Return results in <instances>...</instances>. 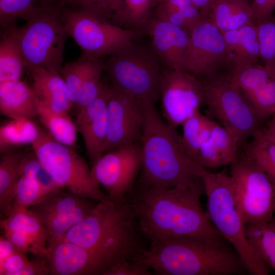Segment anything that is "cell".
<instances>
[{
    "label": "cell",
    "mask_w": 275,
    "mask_h": 275,
    "mask_svg": "<svg viewBox=\"0 0 275 275\" xmlns=\"http://www.w3.org/2000/svg\"><path fill=\"white\" fill-rule=\"evenodd\" d=\"M271 117L266 128L262 130L266 137L275 144V113Z\"/></svg>",
    "instance_id": "cell-49"
},
{
    "label": "cell",
    "mask_w": 275,
    "mask_h": 275,
    "mask_svg": "<svg viewBox=\"0 0 275 275\" xmlns=\"http://www.w3.org/2000/svg\"><path fill=\"white\" fill-rule=\"evenodd\" d=\"M111 85L103 81L97 97L77 110L75 123L92 165L104 153L107 132V103Z\"/></svg>",
    "instance_id": "cell-20"
},
{
    "label": "cell",
    "mask_w": 275,
    "mask_h": 275,
    "mask_svg": "<svg viewBox=\"0 0 275 275\" xmlns=\"http://www.w3.org/2000/svg\"><path fill=\"white\" fill-rule=\"evenodd\" d=\"M32 147L42 167L59 188L97 202L109 201L100 189L85 159L72 147L57 142L41 128Z\"/></svg>",
    "instance_id": "cell-8"
},
{
    "label": "cell",
    "mask_w": 275,
    "mask_h": 275,
    "mask_svg": "<svg viewBox=\"0 0 275 275\" xmlns=\"http://www.w3.org/2000/svg\"><path fill=\"white\" fill-rule=\"evenodd\" d=\"M260 45V59L263 65L275 71V17L256 22Z\"/></svg>",
    "instance_id": "cell-37"
},
{
    "label": "cell",
    "mask_w": 275,
    "mask_h": 275,
    "mask_svg": "<svg viewBox=\"0 0 275 275\" xmlns=\"http://www.w3.org/2000/svg\"><path fill=\"white\" fill-rule=\"evenodd\" d=\"M150 268L136 259L123 260L106 272L105 275H151Z\"/></svg>",
    "instance_id": "cell-41"
},
{
    "label": "cell",
    "mask_w": 275,
    "mask_h": 275,
    "mask_svg": "<svg viewBox=\"0 0 275 275\" xmlns=\"http://www.w3.org/2000/svg\"><path fill=\"white\" fill-rule=\"evenodd\" d=\"M47 195L36 179L19 177L10 212L18 209H28L39 203Z\"/></svg>",
    "instance_id": "cell-39"
},
{
    "label": "cell",
    "mask_w": 275,
    "mask_h": 275,
    "mask_svg": "<svg viewBox=\"0 0 275 275\" xmlns=\"http://www.w3.org/2000/svg\"><path fill=\"white\" fill-rule=\"evenodd\" d=\"M63 189L51 193L28 208L45 228L47 245L85 219L97 203Z\"/></svg>",
    "instance_id": "cell-14"
},
{
    "label": "cell",
    "mask_w": 275,
    "mask_h": 275,
    "mask_svg": "<svg viewBox=\"0 0 275 275\" xmlns=\"http://www.w3.org/2000/svg\"><path fill=\"white\" fill-rule=\"evenodd\" d=\"M39 102L54 112L67 114L73 106L61 74L39 67L26 68Z\"/></svg>",
    "instance_id": "cell-21"
},
{
    "label": "cell",
    "mask_w": 275,
    "mask_h": 275,
    "mask_svg": "<svg viewBox=\"0 0 275 275\" xmlns=\"http://www.w3.org/2000/svg\"><path fill=\"white\" fill-rule=\"evenodd\" d=\"M251 6L254 21L271 17L275 10V0H253Z\"/></svg>",
    "instance_id": "cell-46"
},
{
    "label": "cell",
    "mask_w": 275,
    "mask_h": 275,
    "mask_svg": "<svg viewBox=\"0 0 275 275\" xmlns=\"http://www.w3.org/2000/svg\"><path fill=\"white\" fill-rule=\"evenodd\" d=\"M143 35H147L161 65L167 68L185 71L190 34L170 22L153 15Z\"/></svg>",
    "instance_id": "cell-19"
},
{
    "label": "cell",
    "mask_w": 275,
    "mask_h": 275,
    "mask_svg": "<svg viewBox=\"0 0 275 275\" xmlns=\"http://www.w3.org/2000/svg\"><path fill=\"white\" fill-rule=\"evenodd\" d=\"M200 80L210 114L238 139L240 145L261 129L260 122L227 73Z\"/></svg>",
    "instance_id": "cell-10"
},
{
    "label": "cell",
    "mask_w": 275,
    "mask_h": 275,
    "mask_svg": "<svg viewBox=\"0 0 275 275\" xmlns=\"http://www.w3.org/2000/svg\"><path fill=\"white\" fill-rule=\"evenodd\" d=\"M222 33L230 64V71L258 63L260 59V45L255 22Z\"/></svg>",
    "instance_id": "cell-24"
},
{
    "label": "cell",
    "mask_w": 275,
    "mask_h": 275,
    "mask_svg": "<svg viewBox=\"0 0 275 275\" xmlns=\"http://www.w3.org/2000/svg\"><path fill=\"white\" fill-rule=\"evenodd\" d=\"M39 101L31 86L20 79L0 83V111L10 118L38 116Z\"/></svg>",
    "instance_id": "cell-25"
},
{
    "label": "cell",
    "mask_w": 275,
    "mask_h": 275,
    "mask_svg": "<svg viewBox=\"0 0 275 275\" xmlns=\"http://www.w3.org/2000/svg\"><path fill=\"white\" fill-rule=\"evenodd\" d=\"M230 166L236 205L245 225L271 220L275 214V189L266 174L244 152Z\"/></svg>",
    "instance_id": "cell-9"
},
{
    "label": "cell",
    "mask_w": 275,
    "mask_h": 275,
    "mask_svg": "<svg viewBox=\"0 0 275 275\" xmlns=\"http://www.w3.org/2000/svg\"><path fill=\"white\" fill-rule=\"evenodd\" d=\"M230 70L222 32L208 19L199 22L190 33L185 66L187 72L200 80Z\"/></svg>",
    "instance_id": "cell-16"
},
{
    "label": "cell",
    "mask_w": 275,
    "mask_h": 275,
    "mask_svg": "<svg viewBox=\"0 0 275 275\" xmlns=\"http://www.w3.org/2000/svg\"><path fill=\"white\" fill-rule=\"evenodd\" d=\"M244 152L266 174L275 189V144L260 129L246 145Z\"/></svg>",
    "instance_id": "cell-35"
},
{
    "label": "cell",
    "mask_w": 275,
    "mask_h": 275,
    "mask_svg": "<svg viewBox=\"0 0 275 275\" xmlns=\"http://www.w3.org/2000/svg\"><path fill=\"white\" fill-rule=\"evenodd\" d=\"M37 0H0L1 29L16 24L17 19L26 20L36 10Z\"/></svg>",
    "instance_id": "cell-38"
},
{
    "label": "cell",
    "mask_w": 275,
    "mask_h": 275,
    "mask_svg": "<svg viewBox=\"0 0 275 275\" xmlns=\"http://www.w3.org/2000/svg\"><path fill=\"white\" fill-rule=\"evenodd\" d=\"M2 230L18 232L31 243L35 256L47 257V236L45 228L38 218L28 209H18L1 219Z\"/></svg>",
    "instance_id": "cell-26"
},
{
    "label": "cell",
    "mask_w": 275,
    "mask_h": 275,
    "mask_svg": "<svg viewBox=\"0 0 275 275\" xmlns=\"http://www.w3.org/2000/svg\"><path fill=\"white\" fill-rule=\"evenodd\" d=\"M39 1L41 5H58L57 3L61 4V0H38Z\"/></svg>",
    "instance_id": "cell-50"
},
{
    "label": "cell",
    "mask_w": 275,
    "mask_h": 275,
    "mask_svg": "<svg viewBox=\"0 0 275 275\" xmlns=\"http://www.w3.org/2000/svg\"><path fill=\"white\" fill-rule=\"evenodd\" d=\"M42 166L33 150L23 153L20 160L18 172L19 177L36 179Z\"/></svg>",
    "instance_id": "cell-43"
},
{
    "label": "cell",
    "mask_w": 275,
    "mask_h": 275,
    "mask_svg": "<svg viewBox=\"0 0 275 275\" xmlns=\"http://www.w3.org/2000/svg\"><path fill=\"white\" fill-rule=\"evenodd\" d=\"M37 117L54 140L70 147L76 146L77 128L68 114L54 112L39 102Z\"/></svg>",
    "instance_id": "cell-31"
},
{
    "label": "cell",
    "mask_w": 275,
    "mask_h": 275,
    "mask_svg": "<svg viewBox=\"0 0 275 275\" xmlns=\"http://www.w3.org/2000/svg\"><path fill=\"white\" fill-rule=\"evenodd\" d=\"M138 36L108 56L105 71L111 85L141 100L160 98L161 64L150 41Z\"/></svg>",
    "instance_id": "cell-6"
},
{
    "label": "cell",
    "mask_w": 275,
    "mask_h": 275,
    "mask_svg": "<svg viewBox=\"0 0 275 275\" xmlns=\"http://www.w3.org/2000/svg\"><path fill=\"white\" fill-rule=\"evenodd\" d=\"M193 1L203 17L207 19L213 0H193Z\"/></svg>",
    "instance_id": "cell-48"
},
{
    "label": "cell",
    "mask_w": 275,
    "mask_h": 275,
    "mask_svg": "<svg viewBox=\"0 0 275 275\" xmlns=\"http://www.w3.org/2000/svg\"><path fill=\"white\" fill-rule=\"evenodd\" d=\"M143 124V100L111 85L104 153L140 142Z\"/></svg>",
    "instance_id": "cell-15"
},
{
    "label": "cell",
    "mask_w": 275,
    "mask_h": 275,
    "mask_svg": "<svg viewBox=\"0 0 275 275\" xmlns=\"http://www.w3.org/2000/svg\"><path fill=\"white\" fill-rule=\"evenodd\" d=\"M227 75L260 122L275 113V71L256 63L232 70Z\"/></svg>",
    "instance_id": "cell-17"
},
{
    "label": "cell",
    "mask_w": 275,
    "mask_h": 275,
    "mask_svg": "<svg viewBox=\"0 0 275 275\" xmlns=\"http://www.w3.org/2000/svg\"><path fill=\"white\" fill-rule=\"evenodd\" d=\"M40 130V128L32 119H10L0 127L1 153H4L10 148L32 145L37 139Z\"/></svg>",
    "instance_id": "cell-32"
},
{
    "label": "cell",
    "mask_w": 275,
    "mask_h": 275,
    "mask_svg": "<svg viewBox=\"0 0 275 275\" xmlns=\"http://www.w3.org/2000/svg\"><path fill=\"white\" fill-rule=\"evenodd\" d=\"M16 24L1 29L0 83L19 80L26 68L16 38Z\"/></svg>",
    "instance_id": "cell-28"
},
{
    "label": "cell",
    "mask_w": 275,
    "mask_h": 275,
    "mask_svg": "<svg viewBox=\"0 0 275 275\" xmlns=\"http://www.w3.org/2000/svg\"><path fill=\"white\" fill-rule=\"evenodd\" d=\"M160 0H110L106 19L124 30L143 35Z\"/></svg>",
    "instance_id": "cell-23"
},
{
    "label": "cell",
    "mask_w": 275,
    "mask_h": 275,
    "mask_svg": "<svg viewBox=\"0 0 275 275\" xmlns=\"http://www.w3.org/2000/svg\"><path fill=\"white\" fill-rule=\"evenodd\" d=\"M26 253L17 250L2 261H0V275H16L30 261Z\"/></svg>",
    "instance_id": "cell-42"
},
{
    "label": "cell",
    "mask_w": 275,
    "mask_h": 275,
    "mask_svg": "<svg viewBox=\"0 0 275 275\" xmlns=\"http://www.w3.org/2000/svg\"><path fill=\"white\" fill-rule=\"evenodd\" d=\"M62 6L41 5L17 27L16 38L26 68L39 67L61 74L68 36L61 16Z\"/></svg>",
    "instance_id": "cell-7"
},
{
    "label": "cell",
    "mask_w": 275,
    "mask_h": 275,
    "mask_svg": "<svg viewBox=\"0 0 275 275\" xmlns=\"http://www.w3.org/2000/svg\"><path fill=\"white\" fill-rule=\"evenodd\" d=\"M18 250L3 235L0 236V261H2Z\"/></svg>",
    "instance_id": "cell-47"
},
{
    "label": "cell",
    "mask_w": 275,
    "mask_h": 275,
    "mask_svg": "<svg viewBox=\"0 0 275 275\" xmlns=\"http://www.w3.org/2000/svg\"><path fill=\"white\" fill-rule=\"evenodd\" d=\"M51 274L50 263L47 257L35 256L28 264L16 275H49Z\"/></svg>",
    "instance_id": "cell-45"
},
{
    "label": "cell",
    "mask_w": 275,
    "mask_h": 275,
    "mask_svg": "<svg viewBox=\"0 0 275 275\" xmlns=\"http://www.w3.org/2000/svg\"><path fill=\"white\" fill-rule=\"evenodd\" d=\"M128 202H98L81 222L59 238L119 262L136 259L143 248Z\"/></svg>",
    "instance_id": "cell-4"
},
{
    "label": "cell",
    "mask_w": 275,
    "mask_h": 275,
    "mask_svg": "<svg viewBox=\"0 0 275 275\" xmlns=\"http://www.w3.org/2000/svg\"><path fill=\"white\" fill-rule=\"evenodd\" d=\"M273 218L275 219V214H274V215Z\"/></svg>",
    "instance_id": "cell-51"
},
{
    "label": "cell",
    "mask_w": 275,
    "mask_h": 275,
    "mask_svg": "<svg viewBox=\"0 0 275 275\" xmlns=\"http://www.w3.org/2000/svg\"><path fill=\"white\" fill-rule=\"evenodd\" d=\"M245 233L256 252L275 271V219L245 225Z\"/></svg>",
    "instance_id": "cell-33"
},
{
    "label": "cell",
    "mask_w": 275,
    "mask_h": 275,
    "mask_svg": "<svg viewBox=\"0 0 275 275\" xmlns=\"http://www.w3.org/2000/svg\"><path fill=\"white\" fill-rule=\"evenodd\" d=\"M51 275H105L117 262L96 252L58 238L47 245Z\"/></svg>",
    "instance_id": "cell-18"
},
{
    "label": "cell",
    "mask_w": 275,
    "mask_h": 275,
    "mask_svg": "<svg viewBox=\"0 0 275 275\" xmlns=\"http://www.w3.org/2000/svg\"><path fill=\"white\" fill-rule=\"evenodd\" d=\"M61 16L68 36L74 40L83 54L95 58L109 56L127 42L142 35L76 8H62Z\"/></svg>",
    "instance_id": "cell-11"
},
{
    "label": "cell",
    "mask_w": 275,
    "mask_h": 275,
    "mask_svg": "<svg viewBox=\"0 0 275 275\" xmlns=\"http://www.w3.org/2000/svg\"><path fill=\"white\" fill-rule=\"evenodd\" d=\"M86 61V56L82 53L76 60L63 66L61 70V74L66 85L69 96L73 105H74L78 98Z\"/></svg>",
    "instance_id": "cell-40"
},
{
    "label": "cell",
    "mask_w": 275,
    "mask_h": 275,
    "mask_svg": "<svg viewBox=\"0 0 275 275\" xmlns=\"http://www.w3.org/2000/svg\"><path fill=\"white\" fill-rule=\"evenodd\" d=\"M131 194L128 202L139 230L151 242L223 236L202 207L201 198L205 192L201 179L185 188L138 186Z\"/></svg>",
    "instance_id": "cell-1"
},
{
    "label": "cell",
    "mask_w": 275,
    "mask_h": 275,
    "mask_svg": "<svg viewBox=\"0 0 275 275\" xmlns=\"http://www.w3.org/2000/svg\"><path fill=\"white\" fill-rule=\"evenodd\" d=\"M215 123L199 112L182 124L183 142L196 159L199 149L210 136Z\"/></svg>",
    "instance_id": "cell-36"
},
{
    "label": "cell",
    "mask_w": 275,
    "mask_h": 275,
    "mask_svg": "<svg viewBox=\"0 0 275 275\" xmlns=\"http://www.w3.org/2000/svg\"><path fill=\"white\" fill-rule=\"evenodd\" d=\"M86 56L84 73L78 98L74 104L77 110L86 106L97 97L103 82L101 75L103 72L105 71L104 61L101 59Z\"/></svg>",
    "instance_id": "cell-34"
},
{
    "label": "cell",
    "mask_w": 275,
    "mask_h": 275,
    "mask_svg": "<svg viewBox=\"0 0 275 275\" xmlns=\"http://www.w3.org/2000/svg\"><path fill=\"white\" fill-rule=\"evenodd\" d=\"M207 19L222 32L255 22L248 0H213Z\"/></svg>",
    "instance_id": "cell-27"
},
{
    "label": "cell",
    "mask_w": 275,
    "mask_h": 275,
    "mask_svg": "<svg viewBox=\"0 0 275 275\" xmlns=\"http://www.w3.org/2000/svg\"><path fill=\"white\" fill-rule=\"evenodd\" d=\"M200 179L207 200V215L217 230L232 244L248 273L268 275L270 267L249 242L245 225L235 201L230 174L204 169Z\"/></svg>",
    "instance_id": "cell-5"
},
{
    "label": "cell",
    "mask_w": 275,
    "mask_h": 275,
    "mask_svg": "<svg viewBox=\"0 0 275 275\" xmlns=\"http://www.w3.org/2000/svg\"><path fill=\"white\" fill-rule=\"evenodd\" d=\"M144 124L140 141L138 186L185 188L200 180L205 169L189 153L176 128L163 121L153 102L143 100Z\"/></svg>",
    "instance_id": "cell-2"
},
{
    "label": "cell",
    "mask_w": 275,
    "mask_h": 275,
    "mask_svg": "<svg viewBox=\"0 0 275 275\" xmlns=\"http://www.w3.org/2000/svg\"><path fill=\"white\" fill-rule=\"evenodd\" d=\"M224 237H180L151 242L136 259L160 275H233L248 273Z\"/></svg>",
    "instance_id": "cell-3"
},
{
    "label": "cell",
    "mask_w": 275,
    "mask_h": 275,
    "mask_svg": "<svg viewBox=\"0 0 275 275\" xmlns=\"http://www.w3.org/2000/svg\"><path fill=\"white\" fill-rule=\"evenodd\" d=\"M153 15L181 27L190 34L205 19L193 0H160Z\"/></svg>",
    "instance_id": "cell-29"
},
{
    "label": "cell",
    "mask_w": 275,
    "mask_h": 275,
    "mask_svg": "<svg viewBox=\"0 0 275 275\" xmlns=\"http://www.w3.org/2000/svg\"><path fill=\"white\" fill-rule=\"evenodd\" d=\"M109 1L110 0H61L63 5L69 3L76 8L93 13L105 19Z\"/></svg>",
    "instance_id": "cell-44"
},
{
    "label": "cell",
    "mask_w": 275,
    "mask_h": 275,
    "mask_svg": "<svg viewBox=\"0 0 275 275\" xmlns=\"http://www.w3.org/2000/svg\"><path fill=\"white\" fill-rule=\"evenodd\" d=\"M0 161L1 219L7 217L11 210L19 179L18 167L22 151H7Z\"/></svg>",
    "instance_id": "cell-30"
},
{
    "label": "cell",
    "mask_w": 275,
    "mask_h": 275,
    "mask_svg": "<svg viewBox=\"0 0 275 275\" xmlns=\"http://www.w3.org/2000/svg\"><path fill=\"white\" fill-rule=\"evenodd\" d=\"M160 98L166 122L176 128L206 105L203 85L199 78L187 72L167 68L162 69Z\"/></svg>",
    "instance_id": "cell-13"
},
{
    "label": "cell",
    "mask_w": 275,
    "mask_h": 275,
    "mask_svg": "<svg viewBox=\"0 0 275 275\" xmlns=\"http://www.w3.org/2000/svg\"><path fill=\"white\" fill-rule=\"evenodd\" d=\"M141 168V145L136 143L104 153L91 169L95 181L107 191L108 199L120 203L132 191Z\"/></svg>",
    "instance_id": "cell-12"
},
{
    "label": "cell",
    "mask_w": 275,
    "mask_h": 275,
    "mask_svg": "<svg viewBox=\"0 0 275 275\" xmlns=\"http://www.w3.org/2000/svg\"><path fill=\"white\" fill-rule=\"evenodd\" d=\"M238 139L215 122L208 139L199 149L196 159L204 169H217L230 164L239 154Z\"/></svg>",
    "instance_id": "cell-22"
}]
</instances>
